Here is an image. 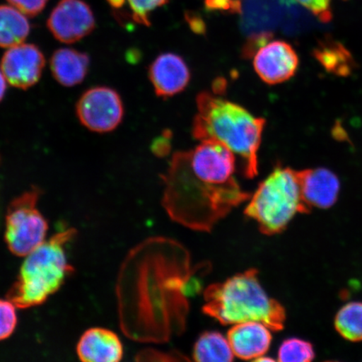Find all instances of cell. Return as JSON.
<instances>
[{
  "mask_svg": "<svg viewBox=\"0 0 362 362\" xmlns=\"http://www.w3.org/2000/svg\"><path fill=\"white\" fill-rule=\"evenodd\" d=\"M183 244L152 237L135 246L121 265L116 283L122 332L132 341L162 344L182 334L189 311V286L209 262L192 265Z\"/></svg>",
  "mask_w": 362,
  "mask_h": 362,
  "instance_id": "1",
  "label": "cell"
},
{
  "mask_svg": "<svg viewBox=\"0 0 362 362\" xmlns=\"http://www.w3.org/2000/svg\"><path fill=\"white\" fill-rule=\"evenodd\" d=\"M238 169L236 156L217 142L202 141L192 151L176 153L162 175V206L184 228L211 233L251 197L238 182Z\"/></svg>",
  "mask_w": 362,
  "mask_h": 362,
  "instance_id": "2",
  "label": "cell"
},
{
  "mask_svg": "<svg viewBox=\"0 0 362 362\" xmlns=\"http://www.w3.org/2000/svg\"><path fill=\"white\" fill-rule=\"evenodd\" d=\"M197 105L192 129L194 139L223 144L239 160L240 172L244 177L255 178L259 170L257 152L266 121L238 104L210 93L199 94Z\"/></svg>",
  "mask_w": 362,
  "mask_h": 362,
  "instance_id": "3",
  "label": "cell"
},
{
  "mask_svg": "<svg viewBox=\"0 0 362 362\" xmlns=\"http://www.w3.org/2000/svg\"><path fill=\"white\" fill-rule=\"evenodd\" d=\"M259 275L257 269H250L208 285L203 292V313L223 325L257 321L273 332L284 329L286 310L267 293Z\"/></svg>",
  "mask_w": 362,
  "mask_h": 362,
  "instance_id": "4",
  "label": "cell"
},
{
  "mask_svg": "<svg viewBox=\"0 0 362 362\" xmlns=\"http://www.w3.org/2000/svg\"><path fill=\"white\" fill-rule=\"evenodd\" d=\"M76 235L74 228L61 230L25 257L16 281L7 293L17 309L42 305L74 273L66 246Z\"/></svg>",
  "mask_w": 362,
  "mask_h": 362,
  "instance_id": "5",
  "label": "cell"
},
{
  "mask_svg": "<svg viewBox=\"0 0 362 362\" xmlns=\"http://www.w3.org/2000/svg\"><path fill=\"white\" fill-rule=\"evenodd\" d=\"M310 211L303 200L298 171L277 166L251 194L244 214L256 221L261 233L273 236L283 233L297 214Z\"/></svg>",
  "mask_w": 362,
  "mask_h": 362,
  "instance_id": "6",
  "label": "cell"
},
{
  "mask_svg": "<svg viewBox=\"0 0 362 362\" xmlns=\"http://www.w3.org/2000/svg\"><path fill=\"white\" fill-rule=\"evenodd\" d=\"M40 189L33 187L13 199L7 208L4 238L12 255L25 257L47 240L49 229L37 207Z\"/></svg>",
  "mask_w": 362,
  "mask_h": 362,
  "instance_id": "7",
  "label": "cell"
},
{
  "mask_svg": "<svg viewBox=\"0 0 362 362\" xmlns=\"http://www.w3.org/2000/svg\"><path fill=\"white\" fill-rule=\"evenodd\" d=\"M76 115L81 124L93 132H111L123 120V101L119 94L110 88H90L76 103Z\"/></svg>",
  "mask_w": 362,
  "mask_h": 362,
  "instance_id": "8",
  "label": "cell"
},
{
  "mask_svg": "<svg viewBox=\"0 0 362 362\" xmlns=\"http://www.w3.org/2000/svg\"><path fill=\"white\" fill-rule=\"evenodd\" d=\"M256 74L269 85L283 83L296 74L298 57L291 44L272 40V35L253 54Z\"/></svg>",
  "mask_w": 362,
  "mask_h": 362,
  "instance_id": "9",
  "label": "cell"
},
{
  "mask_svg": "<svg viewBox=\"0 0 362 362\" xmlns=\"http://www.w3.org/2000/svg\"><path fill=\"white\" fill-rule=\"evenodd\" d=\"M47 26L59 42H79L95 28V18L90 8L81 0H61L51 13Z\"/></svg>",
  "mask_w": 362,
  "mask_h": 362,
  "instance_id": "10",
  "label": "cell"
},
{
  "mask_svg": "<svg viewBox=\"0 0 362 362\" xmlns=\"http://www.w3.org/2000/svg\"><path fill=\"white\" fill-rule=\"evenodd\" d=\"M45 63V57L38 47L21 43L4 53L1 70L13 87L25 90L38 83Z\"/></svg>",
  "mask_w": 362,
  "mask_h": 362,
  "instance_id": "11",
  "label": "cell"
},
{
  "mask_svg": "<svg viewBox=\"0 0 362 362\" xmlns=\"http://www.w3.org/2000/svg\"><path fill=\"white\" fill-rule=\"evenodd\" d=\"M148 78L157 96L170 98L187 87L191 74L182 57L174 53H165L151 63Z\"/></svg>",
  "mask_w": 362,
  "mask_h": 362,
  "instance_id": "12",
  "label": "cell"
},
{
  "mask_svg": "<svg viewBox=\"0 0 362 362\" xmlns=\"http://www.w3.org/2000/svg\"><path fill=\"white\" fill-rule=\"evenodd\" d=\"M226 338L234 356L244 361H256L264 356L273 339L271 329L257 321L233 325Z\"/></svg>",
  "mask_w": 362,
  "mask_h": 362,
  "instance_id": "13",
  "label": "cell"
},
{
  "mask_svg": "<svg viewBox=\"0 0 362 362\" xmlns=\"http://www.w3.org/2000/svg\"><path fill=\"white\" fill-rule=\"evenodd\" d=\"M301 194L307 206L327 209L337 202L339 180L336 175L325 168L298 171Z\"/></svg>",
  "mask_w": 362,
  "mask_h": 362,
  "instance_id": "14",
  "label": "cell"
},
{
  "mask_svg": "<svg viewBox=\"0 0 362 362\" xmlns=\"http://www.w3.org/2000/svg\"><path fill=\"white\" fill-rule=\"evenodd\" d=\"M76 354L85 362H117L123 359L124 346L112 330L90 328L81 337Z\"/></svg>",
  "mask_w": 362,
  "mask_h": 362,
  "instance_id": "15",
  "label": "cell"
},
{
  "mask_svg": "<svg viewBox=\"0 0 362 362\" xmlns=\"http://www.w3.org/2000/svg\"><path fill=\"white\" fill-rule=\"evenodd\" d=\"M90 59L87 54L71 48L59 49L51 58V69L59 83L74 87L83 83L87 76Z\"/></svg>",
  "mask_w": 362,
  "mask_h": 362,
  "instance_id": "16",
  "label": "cell"
},
{
  "mask_svg": "<svg viewBox=\"0 0 362 362\" xmlns=\"http://www.w3.org/2000/svg\"><path fill=\"white\" fill-rule=\"evenodd\" d=\"M30 30L24 13L15 7L0 6V47L8 49L24 42Z\"/></svg>",
  "mask_w": 362,
  "mask_h": 362,
  "instance_id": "17",
  "label": "cell"
},
{
  "mask_svg": "<svg viewBox=\"0 0 362 362\" xmlns=\"http://www.w3.org/2000/svg\"><path fill=\"white\" fill-rule=\"evenodd\" d=\"M193 360L199 362H230L234 354L228 338L217 332H206L194 343Z\"/></svg>",
  "mask_w": 362,
  "mask_h": 362,
  "instance_id": "18",
  "label": "cell"
},
{
  "mask_svg": "<svg viewBox=\"0 0 362 362\" xmlns=\"http://www.w3.org/2000/svg\"><path fill=\"white\" fill-rule=\"evenodd\" d=\"M334 327L347 341H362V303L351 302L344 305L337 314Z\"/></svg>",
  "mask_w": 362,
  "mask_h": 362,
  "instance_id": "19",
  "label": "cell"
},
{
  "mask_svg": "<svg viewBox=\"0 0 362 362\" xmlns=\"http://www.w3.org/2000/svg\"><path fill=\"white\" fill-rule=\"evenodd\" d=\"M315 57L329 71L346 74L350 71V55L345 49L336 42L321 45L315 49Z\"/></svg>",
  "mask_w": 362,
  "mask_h": 362,
  "instance_id": "20",
  "label": "cell"
},
{
  "mask_svg": "<svg viewBox=\"0 0 362 362\" xmlns=\"http://www.w3.org/2000/svg\"><path fill=\"white\" fill-rule=\"evenodd\" d=\"M168 1L169 0H107L108 4L117 10L127 4L133 21L146 26L149 25V16L151 13Z\"/></svg>",
  "mask_w": 362,
  "mask_h": 362,
  "instance_id": "21",
  "label": "cell"
},
{
  "mask_svg": "<svg viewBox=\"0 0 362 362\" xmlns=\"http://www.w3.org/2000/svg\"><path fill=\"white\" fill-rule=\"evenodd\" d=\"M315 357L312 344L298 338L285 339L278 352V361L280 362H309L313 361Z\"/></svg>",
  "mask_w": 362,
  "mask_h": 362,
  "instance_id": "22",
  "label": "cell"
},
{
  "mask_svg": "<svg viewBox=\"0 0 362 362\" xmlns=\"http://www.w3.org/2000/svg\"><path fill=\"white\" fill-rule=\"evenodd\" d=\"M17 307L10 300L0 298V341L12 336L17 325Z\"/></svg>",
  "mask_w": 362,
  "mask_h": 362,
  "instance_id": "23",
  "label": "cell"
},
{
  "mask_svg": "<svg viewBox=\"0 0 362 362\" xmlns=\"http://www.w3.org/2000/svg\"><path fill=\"white\" fill-rule=\"evenodd\" d=\"M294 1L313 13L320 21L327 23L332 20V0H294Z\"/></svg>",
  "mask_w": 362,
  "mask_h": 362,
  "instance_id": "24",
  "label": "cell"
},
{
  "mask_svg": "<svg viewBox=\"0 0 362 362\" xmlns=\"http://www.w3.org/2000/svg\"><path fill=\"white\" fill-rule=\"evenodd\" d=\"M7 1L24 15L33 17L39 15L44 10L48 0H7Z\"/></svg>",
  "mask_w": 362,
  "mask_h": 362,
  "instance_id": "25",
  "label": "cell"
},
{
  "mask_svg": "<svg viewBox=\"0 0 362 362\" xmlns=\"http://www.w3.org/2000/svg\"><path fill=\"white\" fill-rule=\"evenodd\" d=\"M137 360L139 361H189L187 356L180 354L179 352L164 353L153 350H146L140 352L138 355Z\"/></svg>",
  "mask_w": 362,
  "mask_h": 362,
  "instance_id": "26",
  "label": "cell"
},
{
  "mask_svg": "<svg viewBox=\"0 0 362 362\" xmlns=\"http://www.w3.org/2000/svg\"><path fill=\"white\" fill-rule=\"evenodd\" d=\"M6 78L4 76L1 68H0V102L3 100L4 95H6L7 84H6Z\"/></svg>",
  "mask_w": 362,
  "mask_h": 362,
  "instance_id": "27",
  "label": "cell"
}]
</instances>
